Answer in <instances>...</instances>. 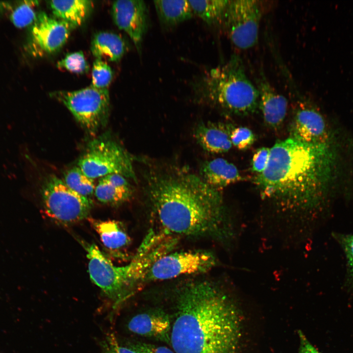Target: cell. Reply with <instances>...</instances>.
Returning a JSON list of instances; mask_svg holds the SVG:
<instances>
[{"mask_svg":"<svg viewBox=\"0 0 353 353\" xmlns=\"http://www.w3.org/2000/svg\"><path fill=\"white\" fill-rule=\"evenodd\" d=\"M112 76V70L108 64L103 60L96 59L93 65L91 85L97 89H106Z\"/></svg>","mask_w":353,"mask_h":353,"instance_id":"obj_26","label":"cell"},{"mask_svg":"<svg viewBox=\"0 0 353 353\" xmlns=\"http://www.w3.org/2000/svg\"><path fill=\"white\" fill-rule=\"evenodd\" d=\"M111 13L118 28L126 32L141 52L142 43L149 25L147 6L143 0H120L114 1Z\"/></svg>","mask_w":353,"mask_h":353,"instance_id":"obj_11","label":"cell"},{"mask_svg":"<svg viewBox=\"0 0 353 353\" xmlns=\"http://www.w3.org/2000/svg\"><path fill=\"white\" fill-rule=\"evenodd\" d=\"M154 6L161 26L165 29L176 27L194 15L188 0H154Z\"/></svg>","mask_w":353,"mask_h":353,"instance_id":"obj_19","label":"cell"},{"mask_svg":"<svg viewBox=\"0 0 353 353\" xmlns=\"http://www.w3.org/2000/svg\"><path fill=\"white\" fill-rule=\"evenodd\" d=\"M295 101L290 127L291 137L303 142L319 144L326 130L325 120L319 111L294 88Z\"/></svg>","mask_w":353,"mask_h":353,"instance_id":"obj_13","label":"cell"},{"mask_svg":"<svg viewBox=\"0 0 353 353\" xmlns=\"http://www.w3.org/2000/svg\"><path fill=\"white\" fill-rule=\"evenodd\" d=\"M233 127L221 122H202L196 126L194 137L202 148L209 152H226L232 145L230 135Z\"/></svg>","mask_w":353,"mask_h":353,"instance_id":"obj_16","label":"cell"},{"mask_svg":"<svg viewBox=\"0 0 353 353\" xmlns=\"http://www.w3.org/2000/svg\"><path fill=\"white\" fill-rule=\"evenodd\" d=\"M138 353H175L173 350L164 346H156L146 343L132 344Z\"/></svg>","mask_w":353,"mask_h":353,"instance_id":"obj_32","label":"cell"},{"mask_svg":"<svg viewBox=\"0 0 353 353\" xmlns=\"http://www.w3.org/2000/svg\"><path fill=\"white\" fill-rule=\"evenodd\" d=\"M270 154V149L266 147L258 149L252 156V170L257 174L263 172L268 163Z\"/></svg>","mask_w":353,"mask_h":353,"instance_id":"obj_31","label":"cell"},{"mask_svg":"<svg viewBox=\"0 0 353 353\" xmlns=\"http://www.w3.org/2000/svg\"><path fill=\"white\" fill-rule=\"evenodd\" d=\"M230 139L232 145L239 150H244L253 144L255 136L252 131L247 127H233Z\"/></svg>","mask_w":353,"mask_h":353,"instance_id":"obj_29","label":"cell"},{"mask_svg":"<svg viewBox=\"0 0 353 353\" xmlns=\"http://www.w3.org/2000/svg\"><path fill=\"white\" fill-rule=\"evenodd\" d=\"M215 264L214 256L208 252H168L152 264L144 280H166L183 275L204 273L211 270Z\"/></svg>","mask_w":353,"mask_h":353,"instance_id":"obj_10","label":"cell"},{"mask_svg":"<svg viewBox=\"0 0 353 353\" xmlns=\"http://www.w3.org/2000/svg\"><path fill=\"white\" fill-rule=\"evenodd\" d=\"M191 86L196 101L231 114L248 115L258 107V90L236 54L226 63L205 71Z\"/></svg>","mask_w":353,"mask_h":353,"instance_id":"obj_4","label":"cell"},{"mask_svg":"<svg viewBox=\"0 0 353 353\" xmlns=\"http://www.w3.org/2000/svg\"><path fill=\"white\" fill-rule=\"evenodd\" d=\"M194 15L209 26L222 25L229 0H188Z\"/></svg>","mask_w":353,"mask_h":353,"instance_id":"obj_23","label":"cell"},{"mask_svg":"<svg viewBox=\"0 0 353 353\" xmlns=\"http://www.w3.org/2000/svg\"><path fill=\"white\" fill-rule=\"evenodd\" d=\"M77 166L93 179L114 174L137 180L132 157L120 144L106 134L97 137L88 144Z\"/></svg>","mask_w":353,"mask_h":353,"instance_id":"obj_6","label":"cell"},{"mask_svg":"<svg viewBox=\"0 0 353 353\" xmlns=\"http://www.w3.org/2000/svg\"><path fill=\"white\" fill-rule=\"evenodd\" d=\"M172 249L171 245L165 241L151 246L141 245L129 263L117 266L96 245H89L86 250L90 278L116 308L133 292L138 282L144 280L152 264Z\"/></svg>","mask_w":353,"mask_h":353,"instance_id":"obj_5","label":"cell"},{"mask_svg":"<svg viewBox=\"0 0 353 353\" xmlns=\"http://www.w3.org/2000/svg\"><path fill=\"white\" fill-rule=\"evenodd\" d=\"M319 144L291 137L277 141L270 149L268 163L254 179L261 196L283 207L303 208L316 201L323 170Z\"/></svg>","mask_w":353,"mask_h":353,"instance_id":"obj_3","label":"cell"},{"mask_svg":"<svg viewBox=\"0 0 353 353\" xmlns=\"http://www.w3.org/2000/svg\"><path fill=\"white\" fill-rule=\"evenodd\" d=\"M94 179L86 176L77 166H74L64 173L63 181L70 189L88 198L95 189Z\"/></svg>","mask_w":353,"mask_h":353,"instance_id":"obj_24","label":"cell"},{"mask_svg":"<svg viewBox=\"0 0 353 353\" xmlns=\"http://www.w3.org/2000/svg\"><path fill=\"white\" fill-rule=\"evenodd\" d=\"M39 4L37 1H24L12 12L11 19L18 27H24L34 23L37 15L34 7Z\"/></svg>","mask_w":353,"mask_h":353,"instance_id":"obj_25","label":"cell"},{"mask_svg":"<svg viewBox=\"0 0 353 353\" xmlns=\"http://www.w3.org/2000/svg\"><path fill=\"white\" fill-rule=\"evenodd\" d=\"M91 50L96 59L117 62L126 51V45L121 36L108 32L95 35L91 44Z\"/></svg>","mask_w":353,"mask_h":353,"instance_id":"obj_20","label":"cell"},{"mask_svg":"<svg viewBox=\"0 0 353 353\" xmlns=\"http://www.w3.org/2000/svg\"><path fill=\"white\" fill-rule=\"evenodd\" d=\"M167 241H169V242H170V243H171V244L172 245L173 247V245H174V243H175V242H174V241H173V240H167ZM155 243H156V242H154V243H152V244H151V243H142V245H144V246H151L155 244ZM157 243H158V242H157Z\"/></svg>","mask_w":353,"mask_h":353,"instance_id":"obj_34","label":"cell"},{"mask_svg":"<svg viewBox=\"0 0 353 353\" xmlns=\"http://www.w3.org/2000/svg\"><path fill=\"white\" fill-rule=\"evenodd\" d=\"M171 326L169 315L157 309L137 314L127 324L128 329L133 333L169 343Z\"/></svg>","mask_w":353,"mask_h":353,"instance_id":"obj_15","label":"cell"},{"mask_svg":"<svg viewBox=\"0 0 353 353\" xmlns=\"http://www.w3.org/2000/svg\"><path fill=\"white\" fill-rule=\"evenodd\" d=\"M145 189L152 211L165 233L220 237L225 216L219 189L185 169L153 171Z\"/></svg>","mask_w":353,"mask_h":353,"instance_id":"obj_1","label":"cell"},{"mask_svg":"<svg viewBox=\"0 0 353 353\" xmlns=\"http://www.w3.org/2000/svg\"><path fill=\"white\" fill-rule=\"evenodd\" d=\"M101 346L102 353H138L132 344H121L113 333H110L102 341Z\"/></svg>","mask_w":353,"mask_h":353,"instance_id":"obj_30","label":"cell"},{"mask_svg":"<svg viewBox=\"0 0 353 353\" xmlns=\"http://www.w3.org/2000/svg\"><path fill=\"white\" fill-rule=\"evenodd\" d=\"M31 29V47L37 54L51 53L59 50L69 38L72 27L45 12L37 15Z\"/></svg>","mask_w":353,"mask_h":353,"instance_id":"obj_12","label":"cell"},{"mask_svg":"<svg viewBox=\"0 0 353 353\" xmlns=\"http://www.w3.org/2000/svg\"><path fill=\"white\" fill-rule=\"evenodd\" d=\"M175 302L170 343L175 353H237L239 315L218 286L206 280L187 282Z\"/></svg>","mask_w":353,"mask_h":353,"instance_id":"obj_2","label":"cell"},{"mask_svg":"<svg viewBox=\"0 0 353 353\" xmlns=\"http://www.w3.org/2000/svg\"><path fill=\"white\" fill-rule=\"evenodd\" d=\"M300 346L299 353H322L308 340L303 333L299 331Z\"/></svg>","mask_w":353,"mask_h":353,"instance_id":"obj_33","label":"cell"},{"mask_svg":"<svg viewBox=\"0 0 353 353\" xmlns=\"http://www.w3.org/2000/svg\"><path fill=\"white\" fill-rule=\"evenodd\" d=\"M200 173V176L207 183L219 189L242 179L236 166L222 158L204 162Z\"/></svg>","mask_w":353,"mask_h":353,"instance_id":"obj_18","label":"cell"},{"mask_svg":"<svg viewBox=\"0 0 353 353\" xmlns=\"http://www.w3.org/2000/svg\"><path fill=\"white\" fill-rule=\"evenodd\" d=\"M57 67L77 74H84L89 71V65L83 53L77 51L68 54L58 61Z\"/></svg>","mask_w":353,"mask_h":353,"instance_id":"obj_27","label":"cell"},{"mask_svg":"<svg viewBox=\"0 0 353 353\" xmlns=\"http://www.w3.org/2000/svg\"><path fill=\"white\" fill-rule=\"evenodd\" d=\"M41 196L46 214L62 224H71L86 218L93 205L90 198L75 192L53 174L44 180Z\"/></svg>","mask_w":353,"mask_h":353,"instance_id":"obj_8","label":"cell"},{"mask_svg":"<svg viewBox=\"0 0 353 353\" xmlns=\"http://www.w3.org/2000/svg\"><path fill=\"white\" fill-rule=\"evenodd\" d=\"M133 193V188L126 178L114 174L101 177L94 191L99 201L113 206L128 201Z\"/></svg>","mask_w":353,"mask_h":353,"instance_id":"obj_17","label":"cell"},{"mask_svg":"<svg viewBox=\"0 0 353 353\" xmlns=\"http://www.w3.org/2000/svg\"><path fill=\"white\" fill-rule=\"evenodd\" d=\"M90 224L99 235L105 247L115 250L129 243V238L122 224L114 220L101 221L88 218Z\"/></svg>","mask_w":353,"mask_h":353,"instance_id":"obj_22","label":"cell"},{"mask_svg":"<svg viewBox=\"0 0 353 353\" xmlns=\"http://www.w3.org/2000/svg\"><path fill=\"white\" fill-rule=\"evenodd\" d=\"M62 103L85 131L91 135L106 125L109 116L110 97L106 89L90 86L74 91H56L50 94Z\"/></svg>","mask_w":353,"mask_h":353,"instance_id":"obj_7","label":"cell"},{"mask_svg":"<svg viewBox=\"0 0 353 353\" xmlns=\"http://www.w3.org/2000/svg\"><path fill=\"white\" fill-rule=\"evenodd\" d=\"M262 15L259 1H228L222 25L235 47L247 50L257 44Z\"/></svg>","mask_w":353,"mask_h":353,"instance_id":"obj_9","label":"cell"},{"mask_svg":"<svg viewBox=\"0 0 353 353\" xmlns=\"http://www.w3.org/2000/svg\"><path fill=\"white\" fill-rule=\"evenodd\" d=\"M256 86L259 92L258 107L264 121L270 128H278L287 114L288 102L271 85L261 71L256 78Z\"/></svg>","mask_w":353,"mask_h":353,"instance_id":"obj_14","label":"cell"},{"mask_svg":"<svg viewBox=\"0 0 353 353\" xmlns=\"http://www.w3.org/2000/svg\"><path fill=\"white\" fill-rule=\"evenodd\" d=\"M334 236L341 247L345 256L347 278L353 285V234H335Z\"/></svg>","mask_w":353,"mask_h":353,"instance_id":"obj_28","label":"cell"},{"mask_svg":"<svg viewBox=\"0 0 353 353\" xmlns=\"http://www.w3.org/2000/svg\"><path fill=\"white\" fill-rule=\"evenodd\" d=\"M49 4L57 19L74 28L80 25L84 21L93 4L91 0H52L49 1Z\"/></svg>","mask_w":353,"mask_h":353,"instance_id":"obj_21","label":"cell"}]
</instances>
